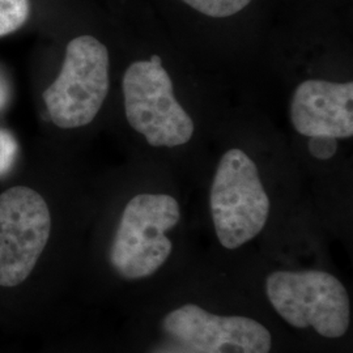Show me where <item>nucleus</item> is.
<instances>
[{
	"mask_svg": "<svg viewBox=\"0 0 353 353\" xmlns=\"http://www.w3.org/2000/svg\"><path fill=\"white\" fill-rule=\"evenodd\" d=\"M181 220V207L169 194L143 192L126 203L106 249L109 272L137 281L157 272L173 250L166 236Z\"/></svg>",
	"mask_w": 353,
	"mask_h": 353,
	"instance_id": "1",
	"label": "nucleus"
},
{
	"mask_svg": "<svg viewBox=\"0 0 353 353\" xmlns=\"http://www.w3.org/2000/svg\"><path fill=\"white\" fill-rule=\"evenodd\" d=\"M127 122L154 148H176L192 139L195 126L174 96L160 55L132 62L122 79Z\"/></svg>",
	"mask_w": 353,
	"mask_h": 353,
	"instance_id": "2",
	"label": "nucleus"
},
{
	"mask_svg": "<svg viewBox=\"0 0 353 353\" xmlns=\"http://www.w3.org/2000/svg\"><path fill=\"white\" fill-rule=\"evenodd\" d=\"M210 207L217 240L225 249H239L263 230L271 204L258 166L246 152L232 148L221 156Z\"/></svg>",
	"mask_w": 353,
	"mask_h": 353,
	"instance_id": "3",
	"label": "nucleus"
},
{
	"mask_svg": "<svg viewBox=\"0 0 353 353\" xmlns=\"http://www.w3.org/2000/svg\"><path fill=\"white\" fill-rule=\"evenodd\" d=\"M265 293L279 316L293 327L314 328L328 339L341 338L348 331V292L328 272L275 271L265 280Z\"/></svg>",
	"mask_w": 353,
	"mask_h": 353,
	"instance_id": "4",
	"label": "nucleus"
},
{
	"mask_svg": "<svg viewBox=\"0 0 353 353\" xmlns=\"http://www.w3.org/2000/svg\"><path fill=\"white\" fill-rule=\"evenodd\" d=\"M109 51L99 38H72L55 81L43 92V101L55 126L64 130L89 125L109 93Z\"/></svg>",
	"mask_w": 353,
	"mask_h": 353,
	"instance_id": "5",
	"label": "nucleus"
},
{
	"mask_svg": "<svg viewBox=\"0 0 353 353\" xmlns=\"http://www.w3.org/2000/svg\"><path fill=\"white\" fill-rule=\"evenodd\" d=\"M165 331L198 353H270L271 332L258 321L241 316H217L195 303L168 313Z\"/></svg>",
	"mask_w": 353,
	"mask_h": 353,
	"instance_id": "6",
	"label": "nucleus"
},
{
	"mask_svg": "<svg viewBox=\"0 0 353 353\" xmlns=\"http://www.w3.org/2000/svg\"><path fill=\"white\" fill-rule=\"evenodd\" d=\"M290 123L310 140L351 139L353 135V81L307 79L292 94Z\"/></svg>",
	"mask_w": 353,
	"mask_h": 353,
	"instance_id": "7",
	"label": "nucleus"
},
{
	"mask_svg": "<svg viewBox=\"0 0 353 353\" xmlns=\"http://www.w3.org/2000/svg\"><path fill=\"white\" fill-rule=\"evenodd\" d=\"M178 12H185L188 19L204 23L225 24L246 19L249 13L259 8L262 0H166Z\"/></svg>",
	"mask_w": 353,
	"mask_h": 353,
	"instance_id": "8",
	"label": "nucleus"
},
{
	"mask_svg": "<svg viewBox=\"0 0 353 353\" xmlns=\"http://www.w3.org/2000/svg\"><path fill=\"white\" fill-rule=\"evenodd\" d=\"M29 14L30 0H0V37L20 29Z\"/></svg>",
	"mask_w": 353,
	"mask_h": 353,
	"instance_id": "9",
	"label": "nucleus"
},
{
	"mask_svg": "<svg viewBox=\"0 0 353 353\" xmlns=\"http://www.w3.org/2000/svg\"><path fill=\"white\" fill-rule=\"evenodd\" d=\"M0 353H81L79 351H68L59 348L49 343H39L36 338L30 339H13L0 341Z\"/></svg>",
	"mask_w": 353,
	"mask_h": 353,
	"instance_id": "10",
	"label": "nucleus"
},
{
	"mask_svg": "<svg viewBox=\"0 0 353 353\" xmlns=\"http://www.w3.org/2000/svg\"><path fill=\"white\" fill-rule=\"evenodd\" d=\"M19 145L11 132L0 128V176H6L12 169L17 157Z\"/></svg>",
	"mask_w": 353,
	"mask_h": 353,
	"instance_id": "11",
	"label": "nucleus"
},
{
	"mask_svg": "<svg viewBox=\"0 0 353 353\" xmlns=\"http://www.w3.org/2000/svg\"><path fill=\"white\" fill-rule=\"evenodd\" d=\"M338 150L336 141H327V140H310L309 143V151L310 153L321 160H327L335 154Z\"/></svg>",
	"mask_w": 353,
	"mask_h": 353,
	"instance_id": "12",
	"label": "nucleus"
},
{
	"mask_svg": "<svg viewBox=\"0 0 353 353\" xmlns=\"http://www.w3.org/2000/svg\"><path fill=\"white\" fill-rule=\"evenodd\" d=\"M153 353H198L194 350L189 348L188 345L179 343V344H172V345H165L159 348L157 351H154Z\"/></svg>",
	"mask_w": 353,
	"mask_h": 353,
	"instance_id": "13",
	"label": "nucleus"
},
{
	"mask_svg": "<svg viewBox=\"0 0 353 353\" xmlns=\"http://www.w3.org/2000/svg\"><path fill=\"white\" fill-rule=\"evenodd\" d=\"M10 100V85L7 79L0 72V110L7 105Z\"/></svg>",
	"mask_w": 353,
	"mask_h": 353,
	"instance_id": "14",
	"label": "nucleus"
}]
</instances>
